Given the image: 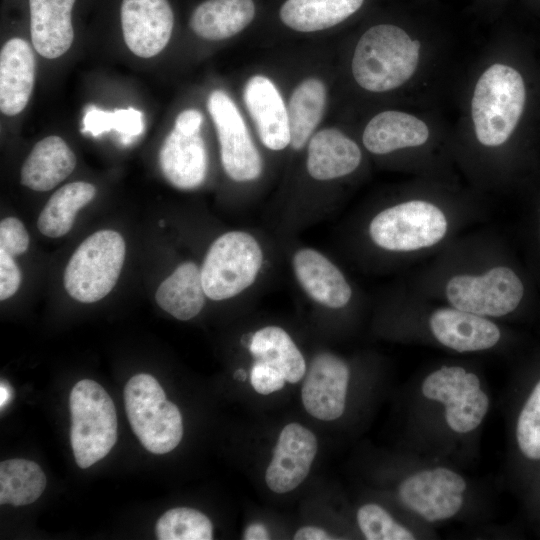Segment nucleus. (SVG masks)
<instances>
[{
  "label": "nucleus",
  "instance_id": "nucleus-1",
  "mask_svg": "<svg viewBox=\"0 0 540 540\" xmlns=\"http://www.w3.org/2000/svg\"><path fill=\"white\" fill-rule=\"evenodd\" d=\"M421 42L401 27L378 24L359 39L352 60L356 82L372 92L398 88L415 73Z\"/></svg>",
  "mask_w": 540,
  "mask_h": 540
},
{
  "label": "nucleus",
  "instance_id": "nucleus-2",
  "mask_svg": "<svg viewBox=\"0 0 540 540\" xmlns=\"http://www.w3.org/2000/svg\"><path fill=\"white\" fill-rule=\"evenodd\" d=\"M526 90L514 68L493 64L478 79L471 116L478 141L485 146L503 144L514 131L524 109Z\"/></svg>",
  "mask_w": 540,
  "mask_h": 540
},
{
  "label": "nucleus",
  "instance_id": "nucleus-3",
  "mask_svg": "<svg viewBox=\"0 0 540 540\" xmlns=\"http://www.w3.org/2000/svg\"><path fill=\"white\" fill-rule=\"evenodd\" d=\"M69 408L74 458L80 468L86 469L103 459L116 443L115 405L99 383L83 379L70 392Z\"/></svg>",
  "mask_w": 540,
  "mask_h": 540
},
{
  "label": "nucleus",
  "instance_id": "nucleus-4",
  "mask_svg": "<svg viewBox=\"0 0 540 540\" xmlns=\"http://www.w3.org/2000/svg\"><path fill=\"white\" fill-rule=\"evenodd\" d=\"M124 404L130 426L146 450L166 454L178 446L183 436L182 415L152 375L140 373L128 380Z\"/></svg>",
  "mask_w": 540,
  "mask_h": 540
},
{
  "label": "nucleus",
  "instance_id": "nucleus-5",
  "mask_svg": "<svg viewBox=\"0 0 540 540\" xmlns=\"http://www.w3.org/2000/svg\"><path fill=\"white\" fill-rule=\"evenodd\" d=\"M125 260V242L114 230L87 237L71 256L64 273L67 293L82 303L104 298L115 286Z\"/></svg>",
  "mask_w": 540,
  "mask_h": 540
},
{
  "label": "nucleus",
  "instance_id": "nucleus-6",
  "mask_svg": "<svg viewBox=\"0 0 540 540\" xmlns=\"http://www.w3.org/2000/svg\"><path fill=\"white\" fill-rule=\"evenodd\" d=\"M262 262V249L251 234L230 231L219 236L201 267L206 296L215 301L237 296L254 283Z\"/></svg>",
  "mask_w": 540,
  "mask_h": 540
},
{
  "label": "nucleus",
  "instance_id": "nucleus-7",
  "mask_svg": "<svg viewBox=\"0 0 540 540\" xmlns=\"http://www.w3.org/2000/svg\"><path fill=\"white\" fill-rule=\"evenodd\" d=\"M447 220L434 204L407 201L378 213L369 234L379 247L390 251H413L438 243L446 234Z\"/></svg>",
  "mask_w": 540,
  "mask_h": 540
},
{
  "label": "nucleus",
  "instance_id": "nucleus-8",
  "mask_svg": "<svg viewBox=\"0 0 540 540\" xmlns=\"http://www.w3.org/2000/svg\"><path fill=\"white\" fill-rule=\"evenodd\" d=\"M524 287L508 267H495L482 275H457L446 286L453 307L480 316H504L519 305Z\"/></svg>",
  "mask_w": 540,
  "mask_h": 540
},
{
  "label": "nucleus",
  "instance_id": "nucleus-9",
  "mask_svg": "<svg viewBox=\"0 0 540 540\" xmlns=\"http://www.w3.org/2000/svg\"><path fill=\"white\" fill-rule=\"evenodd\" d=\"M207 107L217 131L226 174L238 182L257 179L262 172V160L233 100L224 91L214 90Z\"/></svg>",
  "mask_w": 540,
  "mask_h": 540
},
{
  "label": "nucleus",
  "instance_id": "nucleus-10",
  "mask_svg": "<svg viewBox=\"0 0 540 540\" xmlns=\"http://www.w3.org/2000/svg\"><path fill=\"white\" fill-rule=\"evenodd\" d=\"M350 371L338 356L322 352L314 356L301 389L306 411L323 421L340 418L345 410Z\"/></svg>",
  "mask_w": 540,
  "mask_h": 540
},
{
  "label": "nucleus",
  "instance_id": "nucleus-11",
  "mask_svg": "<svg viewBox=\"0 0 540 540\" xmlns=\"http://www.w3.org/2000/svg\"><path fill=\"white\" fill-rule=\"evenodd\" d=\"M120 17L124 41L138 57L159 54L170 40L174 15L168 0H122Z\"/></svg>",
  "mask_w": 540,
  "mask_h": 540
},
{
  "label": "nucleus",
  "instance_id": "nucleus-12",
  "mask_svg": "<svg viewBox=\"0 0 540 540\" xmlns=\"http://www.w3.org/2000/svg\"><path fill=\"white\" fill-rule=\"evenodd\" d=\"M317 451L318 442L313 432L299 423L287 424L280 432L266 469L268 488L278 494L297 488L308 476Z\"/></svg>",
  "mask_w": 540,
  "mask_h": 540
},
{
  "label": "nucleus",
  "instance_id": "nucleus-13",
  "mask_svg": "<svg viewBox=\"0 0 540 540\" xmlns=\"http://www.w3.org/2000/svg\"><path fill=\"white\" fill-rule=\"evenodd\" d=\"M243 97L262 143L275 151L286 148L291 140L287 108L273 82L255 75L247 81Z\"/></svg>",
  "mask_w": 540,
  "mask_h": 540
},
{
  "label": "nucleus",
  "instance_id": "nucleus-14",
  "mask_svg": "<svg viewBox=\"0 0 540 540\" xmlns=\"http://www.w3.org/2000/svg\"><path fill=\"white\" fill-rule=\"evenodd\" d=\"M429 324L438 342L457 352L492 348L501 337L499 328L490 320L455 307L435 310Z\"/></svg>",
  "mask_w": 540,
  "mask_h": 540
},
{
  "label": "nucleus",
  "instance_id": "nucleus-15",
  "mask_svg": "<svg viewBox=\"0 0 540 540\" xmlns=\"http://www.w3.org/2000/svg\"><path fill=\"white\" fill-rule=\"evenodd\" d=\"M159 165L174 187L182 190L199 187L207 173V151L200 132L189 134L173 128L161 146Z\"/></svg>",
  "mask_w": 540,
  "mask_h": 540
},
{
  "label": "nucleus",
  "instance_id": "nucleus-16",
  "mask_svg": "<svg viewBox=\"0 0 540 540\" xmlns=\"http://www.w3.org/2000/svg\"><path fill=\"white\" fill-rule=\"evenodd\" d=\"M294 274L307 295L328 308L348 304L352 290L342 272L322 253L302 248L292 259Z\"/></svg>",
  "mask_w": 540,
  "mask_h": 540
},
{
  "label": "nucleus",
  "instance_id": "nucleus-17",
  "mask_svg": "<svg viewBox=\"0 0 540 540\" xmlns=\"http://www.w3.org/2000/svg\"><path fill=\"white\" fill-rule=\"evenodd\" d=\"M35 57L22 38H11L0 52V110L7 116L23 111L33 91Z\"/></svg>",
  "mask_w": 540,
  "mask_h": 540
},
{
  "label": "nucleus",
  "instance_id": "nucleus-18",
  "mask_svg": "<svg viewBox=\"0 0 540 540\" xmlns=\"http://www.w3.org/2000/svg\"><path fill=\"white\" fill-rule=\"evenodd\" d=\"M74 3L75 0H29L31 39L41 56L55 59L71 47Z\"/></svg>",
  "mask_w": 540,
  "mask_h": 540
},
{
  "label": "nucleus",
  "instance_id": "nucleus-19",
  "mask_svg": "<svg viewBox=\"0 0 540 540\" xmlns=\"http://www.w3.org/2000/svg\"><path fill=\"white\" fill-rule=\"evenodd\" d=\"M358 145L335 128L320 130L308 145L307 170L317 180H331L353 172L361 162Z\"/></svg>",
  "mask_w": 540,
  "mask_h": 540
},
{
  "label": "nucleus",
  "instance_id": "nucleus-20",
  "mask_svg": "<svg viewBox=\"0 0 540 540\" xmlns=\"http://www.w3.org/2000/svg\"><path fill=\"white\" fill-rule=\"evenodd\" d=\"M76 166V157L59 136L37 142L24 161L21 184L34 191H48L65 180Z\"/></svg>",
  "mask_w": 540,
  "mask_h": 540
},
{
  "label": "nucleus",
  "instance_id": "nucleus-21",
  "mask_svg": "<svg viewBox=\"0 0 540 540\" xmlns=\"http://www.w3.org/2000/svg\"><path fill=\"white\" fill-rule=\"evenodd\" d=\"M429 137L425 122L401 111L375 115L363 132V144L374 154H387L406 147L423 145Z\"/></svg>",
  "mask_w": 540,
  "mask_h": 540
},
{
  "label": "nucleus",
  "instance_id": "nucleus-22",
  "mask_svg": "<svg viewBox=\"0 0 540 540\" xmlns=\"http://www.w3.org/2000/svg\"><path fill=\"white\" fill-rule=\"evenodd\" d=\"M254 15L253 0H205L193 11L189 25L199 37L219 41L242 31Z\"/></svg>",
  "mask_w": 540,
  "mask_h": 540
},
{
  "label": "nucleus",
  "instance_id": "nucleus-23",
  "mask_svg": "<svg viewBox=\"0 0 540 540\" xmlns=\"http://www.w3.org/2000/svg\"><path fill=\"white\" fill-rule=\"evenodd\" d=\"M205 297L201 268L192 261L180 264L155 294L157 304L181 321L197 316L205 305Z\"/></svg>",
  "mask_w": 540,
  "mask_h": 540
},
{
  "label": "nucleus",
  "instance_id": "nucleus-24",
  "mask_svg": "<svg viewBox=\"0 0 540 540\" xmlns=\"http://www.w3.org/2000/svg\"><path fill=\"white\" fill-rule=\"evenodd\" d=\"M365 0H286L280 8L282 22L293 30L314 32L335 26L354 13Z\"/></svg>",
  "mask_w": 540,
  "mask_h": 540
},
{
  "label": "nucleus",
  "instance_id": "nucleus-25",
  "mask_svg": "<svg viewBox=\"0 0 540 540\" xmlns=\"http://www.w3.org/2000/svg\"><path fill=\"white\" fill-rule=\"evenodd\" d=\"M252 356L282 373L286 382L297 383L306 373L305 359L289 334L278 326H267L251 337Z\"/></svg>",
  "mask_w": 540,
  "mask_h": 540
},
{
  "label": "nucleus",
  "instance_id": "nucleus-26",
  "mask_svg": "<svg viewBox=\"0 0 540 540\" xmlns=\"http://www.w3.org/2000/svg\"><path fill=\"white\" fill-rule=\"evenodd\" d=\"M466 487L460 474L449 468L436 467L403 480L398 488V496L408 509L425 519L438 496L444 493L463 494Z\"/></svg>",
  "mask_w": 540,
  "mask_h": 540
},
{
  "label": "nucleus",
  "instance_id": "nucleus-27",
  "mask_svg": "<svg viewBox=\"0 0 540 540\" xmlns=\"http://www.w3.org/2000/svg\"><path fill=\"white\" fill-rule=\"evenodd\" d=\"M96 194L94 185L83 182L65 184L50 197L42 209L37 227L47 237L57 238L68 233L77 212L87 205Z\"/></svg>",
  "mask_w": 540,
  "mask_h": 540
},
{
  "label": "nucleus",
  "instance_id": "nucleus-28",
  "mask_svg": "<svg viewBox=\"0 0 540 540\" xmlns=\"http://www.w3.org/2000/svg\"><path fill=\"white\" fill-rule=\"evenodd\" d=\"M326 104L324 84L315 78L302 81L293 91L288 107L290 145L302 149L320 122Z\"/></svg>",
  "mask_w": 540,
  "mask_h": 540
},
{
  "label": "nucleus",
  "instance_id": "nucleus-29",
  "mask_svg": "<svg viewBox=\"0 0 540 540\" xmlns=\"http://www.w3.org/2000/svg\"><path fill=\"white\" fill-rule=\"evenodd\" d=\"M45 487L46 476L37 463L21 458L0 463L1 504H31L42 495Z\"/></svg>",
  "mask_w": 540,
  "mask_h": 540
},
{
  "label": "nucleus",
  "instance_id": "nucleus-30",
  "mask_svg": "<svg viewBox=\"0 0 540 540\" xmlns=\"http://www.w3.org/2000/svg\"><path fill=\"white\" fill-rule=\"evenodd\" d=\"M159 540H211L213 525L202 512L188 507L166 511L155 526Z\"/></svg>",
  "mask_w": 540,
  "mask_h": 540
},
{
  "label": "nucleus",
  "instance_id": "nucleus-31",
  "mask_svg": "<svg viewBox=\"0 0 540 540\" xmlns=\"http://www.w3.org/2000/svg\"><path fill=\"white\" fill-rule=\"evenodd\" d=\"M463 401L453 407H445V420L451 430L468 433L475 430L487 414L489 398L481 390L476 374L466 372L463 379Z\"/></svg>",
  "mask_w": 540,
  "mask_h": 540
},
{
  "label": "nucleus",
  "instance_id": "nucleus-32",
  "mask_svg": "<svg viewBox=\"0 0 540 540\" xmlns=\"http://www.w3.org/2000/svg\"><path fill=\"white\" fill-rule=\"evenodd\" d=\"M144 128L143 116L139 110L132 107L107 112L96 107H90L83 118V133L97 137L110 130L117 131L124 143L142 133Z\"/></svg>",
  "mask_w": 540,
  "mask_h": 540
},
{
  "label": "nucleus",
  "instance_id": "nucleus-33",
  "mask_svg": "<svg viewBox=\"0 0 540 540\" xmlns=\"http://www.w3.org/2000/svg\"><path fill=\"white\" fill-rule=\"evenodd\" d=\"M358 526L368 540H412L414 534L381 506L368 503L357 511Z\"/></svg>",
  "mask_w": 540,
  "mask_h": 540
},
{
  "label": "nucleus",
  "instance_id": "nucleus-34",
  "mask_svg": "<svg viewBox=\"0 0 540 540\" xmlns=\"http://www.w3.org/2000/svg\"><path fill=\"white\" fill-rule=\"evenodd\" d=\"M516 440L519 450L527 459L540 460V381L519 414Z\"/></svg>",
  "mask_w": 540,
  "mask_h": 540
},
{
  "label": "nucleus",
  "instance_id": "nucleus-35",
  "mask_svg": "<svg viewBox=\"0 0 540 540\" xmlns=\"http://www.w3.org/2000/svg\"><path fill=\"white\" fill-rule=\"evenodd\" d=\"M29 247V235L23 223L15 217H7L0 223V250L12 257L23 254Z\"/></svg>",
  "mask_w": 540,
  "mask_h": 540
},
{
  "label": "nucleus",
  "instance_id": "nucleus-36",
  "mask_svg": "<svg viewBox=\"0 0 540 540\" xmlns=\"http://www.w3.org/2000/svg\"><path fill=\"white\" fill-rule=\"evenodd\" d=\"M250 381L253 389L262 395L281 390L286 382L280 371L258 360L251 367Z\"/></svg>",
  "mask_w": 540,
  "mask_h": 540
},
{
  "label": "nucleus",
  "instance_id": "nucleus-37",
  "mask_svg": "<svg viewBox=\"0 0 540 540\" xmlns=\"http://www.w3.org/2000/svg\"><path fill=\"white\" fill-rule=\"evenodd\" d=\"M21 283V272L13 257L0 250V299L13 296Z\"/></svg>",
  "mask_w": 540,
  "mask_h": 540
},
{
  "label": "nucleus",
  "instance_id": "nucleus-38",
  "mask_svg": "<svg viewBox=\"0 0 540 540\" xmlns=\"http://www.w3.org/2000/svg\"><path fill=\"white\" fill-rule=\"evenodd\" d=\"M202 121L203 116L198 110L187 109L177 116L174 128L184 133H197L200 132Z\"/></svg>",
  "mask_w": 540,
  "mask_h": 540
},
{
  "label": "nucleus",
  "instance_id": "nucleus-39",
  "mask_svg": "<svg viewBox=\"0 0 540 540\" xmlns=\"http://www.w3.org/2000/svg\"><path fill=\"white\" fill-rule=\"evenodd\" d=\"M295 540H324L332 537L319 527L306 526L300 528L294 535Z\"/></svg>",
  "mask_w": 540,
  "mask_h": 540
},
{
  "label": "nucleus",
  "instance_id": "nucleus-40",
  "mask_svg": "<svg viewBox=\"0 0 540 540\" xmlns=\"http://www.w3.org/2000/svg\"><path fill=\"white\" fill-rule=\"evenodd\" d=\"M246 540H266L270 538L267 528L261 523H252L244 532Z\"/></svg>",
  "mask_w": 540,
  "mask_h": 540
},
{
  "label": "nucleus",
  "instance_id": "nucleus-41",
  "mask_svg": "<svg viewBox=\"0 0 540 540\" xmlns=\"http://www.w3.org/2000/svg\"><path fill=\"white\" fill-rule=\"evenodd\" d=\"M14 390L11 384L6 379H1L0 382V408L3 410L13 399Z\"/></svg>",
  "mask_w": 540,
  "mask_h": 540
},
{
  "label": "nucleus",
  "instance_id": "nucleus-42",
  "mask_svg": "<svg viewBox=\"0 0 540 540\" xmlns=\"http://www.w3.org/2000/svg\"><path fill=\"white\" fill-rule=\"evenodd\" d=\"M235 378L239 379V380H244L246 378V373L242 370V369H239L236 373H235Z\"/></svg>",
  "mask_w": 540,
  "mask_h": 540
}]
</instances>
